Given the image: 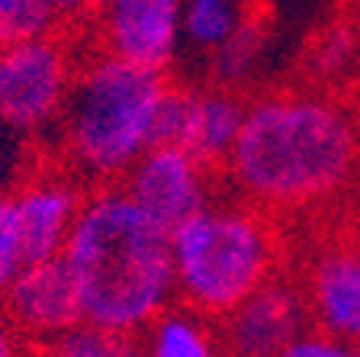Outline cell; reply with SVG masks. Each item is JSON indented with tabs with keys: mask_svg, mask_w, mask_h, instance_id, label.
I'll return each mask as SVG.
<instances>
[{
	"mask_svg": "<svg viewBox=\"0 0 360 357\" xmlns=\"http://www.w3.org/2000/svg\"><path fill=\"white\" fill-rule=\"evenodd\" d=\"M39 357H145V351L139 348V338H122L81 322L58 342L45 344Z\"/></svg>",
	"mask_w": 360,
	"mask_h": 357,
	"instance_id": "obj_16",
	"label": "cell"
},
{
	"mask_svg": "<svg viewBox=\"0 0 360 357\" xmlns=\"http://www.w3.org/2000/svg\"><path fill=\"white\" fill-rule=\"evenodd\" d=\"M245 113H248V97L238 87H222V84L193 87L187 129H184L180 145H187L200 161H206L210 168H216L222 174V164L229 161L235 139L241 132Z\"/></svg>",
	"mask_w": 360,
	"mask_h": 357,
	"instance_id": "obj_12",
	"label": "cell"
},
{
	"mask_svg": "<svg viewBox=\"0 0 360 357\" xmlns=\"http://www.w3.org/2000/svg\"><path fill=\"white\" fill-rule=\"evenodd\" d=\"M360 164V126L345 104L319 90H267L248 97L222 180L267 213L325 203Z\"/></svg>",
	"mask_w": 360,
	"mask_h": 357,
	"instance_id": "obj_1",
	"label": "cell"
},
{
	"mask_svg": "<svg viewBox=\"0 0 360 357\" xmlns=\"http://www.w3.org/2000/svg\"><path fill=\"white\" fill-rule=\"evenodd\" d=\"M264 39H267V26L257 20L255 10H248L241 26L219 45L210 55V77L212 84L222 87H241L251 77L257 58L264 52Z\"/></svg>",
	"mask_w": 360,
	"mask_h": 357,
	"instance_id": "obj_15",
	"label": "cell"
},
{
	"mask_svg": "<svg viewBox=\"0 0 360 357\" xmlns=\"http://www.w3.org/2000/svg\"><path fill=\"white\" fill-rule=\"evenodd\" d=\"M30 348L32 344L16 332V325L0 309V357H30Z\"/></svg>",
	"mask_w": 360,
	"mask_h": 357,
	"instance_id": "obj_21",
	"label": "cell"
},
{
	"mask_svg": "<svg viewBox=\"0 0 360 357\" xmlns=\"http://www.w3.org/2000/svg\"><path fill=\"white\" fill-rule=\"evenodd\" d=\"M248 4L241 0H184L180 36L200 52H216L248 16Z\"/></svg>",
	"mask_w": 360,
	"mask_h": 357,
	"instance_id": "obj_14",
	"label": "cell"
},
{
	"mask_svg": "<svg viewBox=\"0 0 360 357\" xmlns=\"http://www.w3.org/2000/svg\"><path fill=\"white\" fill-rule=\"evenodd\" d=\"M302 290L315 328L360 344V254L345 235L309 258Z\"/></svg>",
	"mask_w": 360,
	"mask_h": 357,
	"instance_id": "obj_11",
	"label": "cell"
},
{
	"mask_svg": "<svg viewBox=\"0 0 360 357\" xmlns=\"http://www.w3.org/2000/svg\"><path fill=\"white\" fill-rule=\"evenodd\" d=\"M306 328H312L306 290L277 274L219 319V338L225 357H277Z\"/></svg>",
	"mask_w": 360,
	"mask_h": 357,
	"instance_id": "obj_8",
	"label": "cell"
},
{
	"mask_svg": "<svg viewBox=\"0 0 360 357\" xmlns=\"http://www.w3.org/2000/svg\"><path fill=\"white\" fill-rule=\"evenodd\" d=\"M26 264L22 254V235H20V223H16V209H13V196L0 194V296L10 287L20 268Z\"/></svg>",
	"mask_w": 360,
	"mask_h": 357,
	"instance_id": "obj_18",
	"label": "cell"
},
{
	"mask_svg": "<svg viewBox=\"0 0 360 357\" xmlns=\"http://www.w3.org/2000/svg\"><path fill=\"white\" fill-rule=\"evenodd\" d=\"M354 55H357V36L347 30H331L325 32V39L312 52V61L322 75H338Z\"/></svg>",
	"mask_w": 360,
	"mask_h": 357,
	"instance_id": "obj_20",
	"label": "cell"
},
{
	"mask_svg": "<svg viewBox=\"0 0 360 357\" xmlns=\"http://www.w3.org/2000/svg\"><path fill=\"white\" fill-rule=\"evenodd\" d=\"M347 242H351V245H354V251H357L360 254V216L357 219H354V225H351V232H347Z\"/></svg>",
	"mask_w": 360,
	"mask_h": 357,
	"instance_id": "obj_23",
	"label": "cell"
},
{
	"mask_svg": "<svg viewBox=\"0 0 360 357\" xmlns=\"http://www.w3.org/2000/svg\"><path fill=\"white\" fill-rule=\"evenodd\" d=\"M139 348L145 357H225L219 322L184 306L180 299L139 335Z\"/></svg>",
	"mask_w": 360,
	"mask_h": 357,
	"instance_id": "obj_13",
	"label": "cell"
},
{
	"mask_svg": "<svg viewBox=\"0 0 360 357\" xmlns=\"http://www.w3.org/2000/svg\"><path fill=\"white\" fill-rule=\"evenodd\" d=\"M65 26L55 0H0V45Z\"/></svg>",
	"mask_w": 360,
	"mask_h": 357,
	"instance_id": "obj_17",
	"label": "cell"
},
{
	"mask_svg": "<svg viewBox=\"0 0 360 357\" xmlns=\"http://www.w3.org/2000/svg\"><path fill=\"white\" fill-rule=\"evenodd\" d=\"M222 174L177 142H155L120 180L126 194L167 232L219 194Z\"/></svg>",
	"mask_w": 360,
	"mask_h": 357,
	"instance_id": "obj_7",
	"label": "cell"
},
{
	"mask_svg": "<svg viewBox=\"0 0 360 357\" xmlns=\"http://www.w3.org/2000/svg\"><path fill=\"white\" fill-rule=\"evenodd\" d=\"M87 52L77 26L0 45V123L22 135L55 129Z\"/></svg>",
	"mask_w": 360,
	"mask_h": 357,
	"instance_id": "obj_5",
	"label": "cell"
},
{
	"mask_svg": "<svg viewBox=\"0 0 360 357\" xmlns=\"http://www.w3.org/2000/svg\"><path fill=\"white\" fill-rule=\"evenodd\" d=\"M171 77L106 52H87L55 123V155L87 187L120 184L155 145V119Z\"/></svg>",
	"mask_w": 360,
	"mask_h": 357,
	"instance_id": "obj_3",
	"label": "cell"
},
{
	"mask_svg": "<svg viewBox=\"0 0 360 357\" xmlns=\"http://www.w3.org/2000/svg\"><path fill=\"white\" fill-rule=\"evenodd\" d=\"M0 309L36 351L58 342L61 335L84 322L77 283L65 258L22 264L20 274L0 296Z\"/></svg>",
	"mask_w": 360,
	"mask_h": 357,
	"instance_id": "obj_10",
	"label": "cell"
},
{
	"mask_svg": "<svg viewBox=\"0 0 360 357\" xmlns=\"http://www.w3.org/2000/svg\"><path fill=\"white\" fill-rule=\"evenodd\" d=\"M277 357H360V344L335 338L322 328H306L296 342H290Z\"/></svg>",
	"mask_w": 360,
	"mask_h": 357,
	"instance_id": "obj_19",
	"label": "cell"
},
{
	"mask_svg": "<svg viewBox=\"0 0 360 357\" xmlns=\"http://www.w3.org/2000/svg\"><path fill=\"white\" fill-rule=\"evenodd\" d=\"M97 4L100 0H55V7H58L65 26H81V23L97 10Z\"/></svg>",
	"mask_w": 360,
	"mask_h": 357,
	"instance_id": "obj_22",
	"label": "cell"
},
{
	"mask_svg": "<svg viewBox=\"0 0 360 357\" xmlns=\"http://www.w3.org/2000/svg\"><path fill=\"white\" fill-rule=\"evenodd\" d=\"M171 258L177 299L219 322L280 274L283 238L274 213L241 196H212L171 229Z\"/></svg>",
	"mask_w": 360,
	"mask_h": 357,
	"instance_id": "obj_4",
	"label": "cell"
},
{
	"mask_svg": "<svg viewBox=\"0 0 360 357\" xmlns=\"http://www.w3.org/2000/svg\"><path fill=\"white\" fill-rule=\"evenodd\" d=\"M61 258L77 283L84 322L103 332L139 338L177 303L171 232L122 184L87 187Z\"/></svg>",
	"mask_w": 360,
	"mask_h": 357,
	"instance_id": "obj_2",
	"label": "cell"
},
{
	"mask_svg": "<svg viewBox=\"0 0 360 357\" xmlns=\"http://www.w3.org/2000/svg\"><path fill=\"white\" fill-rule=\"evenodd\" d=\"M180 16L184 0H100L77 32L90 52L167 71L184 42Z\"/></svg>",
	"mask_w": 360,
	"mask_h": 357,
	"instance_id": "obj_6",
	"label": "cell"
},
{
	"mask_svg": "<svg viewBox=\"0 0 360 357\" xmlns=\"http://www.w3.org/2000/svg\"><path fill=\"white\" fill-rule=\"evenodd\" d=\"M10 196L20 223L26 264L61 258L87 196V184L77 180L58 158H52L39 161Z\"/></svg>",
	"mask_w": 360,
	"mask_h": 357,
	"instance_id": "obj_9",
	"label": "cell"
}]
</instances>
